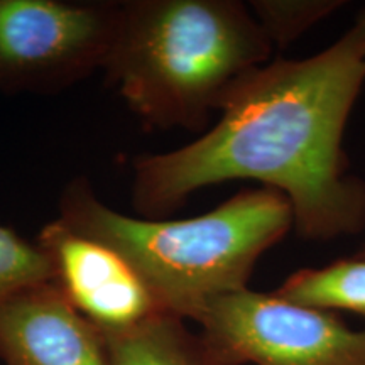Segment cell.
Listing matches in <instances>:
<instances>
[{"mask_svg":"<svg viewBox=\"0 0 365 365\" xmlns=\"http://www.w3.org/2000/svg\"><path fill=\"white\" fill-rule=\"evenodd\" d=\"M365 85V9L328 48L303 59H271L222 100L218 120L193 143L134 161L132 207L166 215L196 191L255 181L279 191L307 240L365 228V181L344 149Z\"/></svg>","mask_w":365,"mask_h":365,"instance_id":"1","label":"cell"},{"mask_svg":"<svg viewBox=\"0 0 365 365\" xmlns=\"http://www.w3.org/2000/svg\"><path fill=\"white\" fill-rule=\"evenodd\" d=\"M274 48L239 0H127L102 70L150 129H207L239 81Z\"/></svg>","mask_w":365,"mask_h":365,"instance_id":"2","label":"cell"},{"mask_svg":"<svg viewBox=\"0 0 365 365\" xmlns=\"http://www.w3.org/2000/svg\"><path fill=\"white\" fill-rule=\"evenodd\" d=\"M59 220L117 250L164 313L196 322L213 301L249 287L257 261L294 227L286 196L245 188L203 215L130 217L105 205L83 178L59 200Z\"/></svg>","mask_w":365,"mask_h":365,"instance_id":"3","label":"cell"},{"mask_svg":"<svg viewBox=\"0 0 365 365\" xmlns=\"http://www.w3.org/2000/svg\"><path fill=\"white\" fill-rule=\"evenodd\" d=\"M195 323L213 365H365V328L274 291H235Z\"/></svg>","mask_w":365,"mask_h":365,"instance_id":"4","label":"cell"},{"mask_svg":"<svg viewBox=\"0 0 365 365\" xmlns=\"http://www.w3.org/2000/svg\"><path fill=\"white\" fill-rule=\"evenodd\" d=\"M118 6L0 0V90L54 91L102 70Z\"/></svg>","mask_w":365,"mask_h":365,"instance_id":"5","label":"cell"},{"mask_svg":"<svg viewBox=\"0 0 365 365\" xmlns=\"http://www.w3.org/2000/svg\"><path fill=\"white\" fill-rule=\"evenodd\" d=\"M36 244L48 255L54 284L103 333L125 330L161 312L139 274L110 245L59 218L41 228Z\"/></svg>","mask_w":365,"mask_h":365,"instance_id":"6","label":"cell"},{"mask_svg":"<svg viewBox=\"0 0 365 365\" xmlns=\"http://www.w3.org/2000/svg\"><path fill=\"white\" fill-rule=\"evenodd\" d=\"M4 365H110L102 330L53 281L0 301Z\"/></svg>","mask_w":365,"mask_h":365,"instance_id":"7","label":"cell"},{"mask_svg":"<svg viewBox=\"0 0 365 365\" xmlns=\"http://www.w3.org/2000/svg\"><path fill=\"white\" fill-rule=\"evenodd\" d=\"M186 319L158 312L137 325L103 333L110 365H213Z\"/></svg>","mask_w":365,"mask_h":365,"instance_id":"8","label":"cell"},{"mask_svg":"<svg viewBox=\"0 0 365 365\" xmlns=\"http://www.w3.org/2000/svg\"><path fill=\"white\" fill-rule=\"evenodd\" d=\"M274 293L319 312H346L365 318V257L355 255L323 267L299 269Z\"/></svg>","mask_w":365,"mask_h":365,"instance_id":"9","label":"cell"},{"mask_svg":"<svg viewBox=\"0 0 365 365\" xmlns=\"http://www.w3.org/2000/svg\"><path fill=\"white\" fill-rule=\"evenodd\" d=\"M341 0H252L250 12L274 49L286 48L336 11Z\"/></svg>","mask_w":365,"mask_h":365,"instance_id":"10","label":"cell"},{"mask_svg":"<svg viewBox=\"0 0 365 365\" xmlns=\"http://www.w3.org/2000/svg\"><path fill=\"white\" fill-rule=\"evenodd\" d=\"M49 281H53V267L39 245L0 225V301Z\"/></svg>","mask_w":365,"mask_h":365,"instance_id":"11","label":"cell"},{"mask_svg":"<svg viewBox=\"0 0 365 365\" xmlns=\"http://www.w3.org/2000/svg\"><path fill=\"white\" fill-rule=\"evenodd\" d=\"M357 255H360V257H365V247H364L362 250H360V252H359Z\"/></svg>","mask_w":365,"mask_h":365,"instance_id":"12","label":"cell"}]
</instances>
